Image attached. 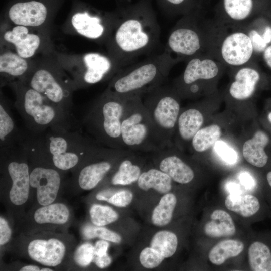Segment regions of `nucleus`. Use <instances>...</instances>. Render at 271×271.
<instances>
[{
    "label": "nucleus",
    "mask_w": 271,
    "mask_h": 271,
    "mask_svg": "<svg viewBox=\"0 0 271 271\" xmlns=\"http://www.w3.org/2000/svg\"><path fill=\"white\" fill-rule=\"evenodd\" d=\"M56 169L38 165L30 170V186L36 189L37 201L42 206L51 204L57 197L61 178Z\"/></svg>",
    "instance_id": "17"
},
{
    "label": "nucleus",
    "mask_w": 271,
    "mask_h": 271,
    "mask_svg": "<svg viewBox=\"0 0 271 271\" xmlns=\"http://www.w3.org/2000/svg\"><path fill=\"white\" fill-rule=\"evenodd\" d=\"M225 205L228 210L244 217L253 215L260 208L258 199L250 194L242 196L229 194L225 199Z\"/></svg>",
    "instance_id": "30"
},
{
    "label": "nucleus",
    "mask_w": 271,
    "mask_h": 271,
    "mask_svg": "<svg viewBox=\"0 0 271 271\" xmlns=\"http://www.w3.org/2000/svg\"><path fill=\"white\" fill-rule=\"evenodd\" d=\"M11 236V230L5 219L0 218V245H3L7 243Z\"/></svg>",
    "instance_id": "44"
},
{
    "label": "nucleus",
    "mask_w": 271,
    "mask_h": 271,
    "mask_svg": "<svg viewBox=\"0 0 271 271\" xmlns=\"http://www.w3.org/2000/svg\"><path fill=\"white\" fill-rule=\"evenodd\" d=\"M214 146L216 152L224 161L231 164L236 163L237 159V154L227 144L223 141H218Z\"/></svg>",
    "instance_id": "41"
},
{
    "label": "nucleus",
    "mask_w": 271,
    "mask_h": 271,
    "mask_svg": "<svg viewBox=\"0 0 271 271\" xmlns=\"http://www.w3.org/2000/svg\"><path fill=\"white\" fill-rule=\"evenodd\" d=\"M127 98L106 89L87 109L80 122L82 128L101 145L125 150L121 128Z\"/></svg>",
    "instance_id": "5"
},
{
    "label": "nucleus",
    "mask_w": 271,
    "mask_h": 271,
    "mask_svg": "<svg viewBox=\"0 0 271 271\" xmlns=\"http://www.w3.org/2000/svg\"><path fill=\"white\" fill-rule=\"evenodd\" d=\"M177 245V236L172 232L165 230L157 232L150 242V247L164 258L172 256L175 253Z\"/></svg>",
    "instance_id": "36"
},
{
    "label": "nucleus",
    "mask_w": 271,
    "mask_h": 271,
    "mask_svg": "<svg viewBox=\"0 0 271 271\" xmlns=\"http://www.w3.org/2000/svg\"><path fill=\"white\" fill-rule=\"evenodd\" d=\"M186 63L183 72L173 85L181 98L195 97L206 91L207 86L213 88L214 82L226 68L207 54L194 56Z\"/></svg>",
    "instance_id": "11"
},
{
    "label": "nucleus",
    "mask_w": 271,
    "mask_h": 271,
    "mask_svg": "<svg viewBox=\"0 0 271 271\" xmlns=\"http://www.w3.org/2000/svg\"><path fill=\"white\" fill-rule=\"evenodd\" d=\"M164 11L170 15L184 16L196 9L194 0H158Z\"/></svg>",
    "instance_id": "38"
},
{
    "label": "nucleus",
    "mask_w": 271,
    "mask_h": 271,
    "mask_svg": "<svg viewBox=\"0 0 271 271\" xmlns=\"http://www.w3.org/2000/svg\"><path fill=\"white\" fill-rule=\"evenodd\" d=\"M228 192L231 194L241 195V189L239 184L234 182L228 183L226 186Z\"/></svg>",
    "instance_id": "48"
},
{
    "label": "nucleus",
    "mask_w": 271,
    "mask_h": 271,
    "mask_svg": "<svg viewBox=\"0 0 271 271\" xmlns=\"http://www.w3.org/2000/svg\"><path fill=\"white\" fill-rule=\"evenodd\" d=\"M269 141L265 132L261 130L256 131L252 138L243 144L242 154L246 161L255 167H264L268 161V156L264 149Z\"/></svg>",
    "instance_id": "26"
},
{
    "label": "nucleus",
    "mask_w": 271,
    "mask_h": 271,
    "mask_svg": "<svg viewBox=\"0 0 271 271\" xmlns=\"http://www.w3.org/2000/svg\"><path fill=\"white\" fill-rule=\"evenodd\" d=\"M23 145L18 144L13 148L1 153L7 154L9 159L6 169L12 182L9 193L11 201L15 205L24 204L29 196L30 168L27 163V153Z\"/></svg>",
    "instance_id": "13"
},
{
    "label": "nucleus",
    "mask_w": 271,
    "mask_h": 271,
    "mask_svg": "<svg viewBox=\"0 0 271 271\" xmlns=\"http://www.w3.org/2000/svg\"><path fill=\"white\" fill-rule=\"evenodd\" d=\"M116 19V13H92L88 11L75 13L71 22L75 31L81 36L93 40L107 41Z\"/></svg>",
    "instance_id": "15"
},
{
    "label": "nucleus",
    "mask_w": 271,
    "mask_h": 271,
    "mask_svg": "<svg viewBox=\"0 0 271 271\" xmlns=\"http://www.w3.org/2000/svg\"><path fill=\"white\" fill-rule=\"evenodd\" d=\"M172 144L153 152L158 168L169 175L173 181L181 184L191 182L195 174L192 168L176 153Z\"/></svg>",
    "instance_id": "16"
},
{
    "label": "nucleus",
    "mask_w": 271,
    "mask_h": 271,
    "mask_svg": "<svg viewBox=\"0 0 271 271\" xmlns=\"http://www.w3.org/2000/svg\"><path fill=\"white\" fill-rule=\"evenodd\" d=\"M262 55L265 63L271 68V43L265 48Z\"/></svg>",
    "instance_id": "49"
},
{
    "label": "nucleus",
    "mask_w": 271,
    "mask_h": 271,
    "mask_svg": "<svg viewBox=\"0 0 271 271\" xmlns=\"http://www.w3.org/2000/svg\"><path fill=\"white\" fill-rule=\"evenodd\" d=\"M266 178L269 186L271 187V171L267 174Z\"/></svg>",
    "instance_id": "53"
},
{
    "label": "nucleus",
    "mask_w": 271,
    "mask_h": 271,
    "mask_svg": "<svg viewBox=\"0 0 271 271\" xmlns=\"http://www.w3.org/2000/svg\"><path fill=\"white\" fill-rule=\"evenodd\" d=\"M29 256L45 265L56 266L61 263L65 253V246L60 240L35 239L28 247Z\"/></svg>",
    "instance_id": "22"
},
{
    "label": "nucleus",
    "mask_w": 271,
    "mask_h": 271,
    "mask_svg": "<svg viewBox=\"0 0 271 271\" xmlns=\"http://www.w3.org/2000/svg\"><path fill=\"white\" fill-rule=\"evenodd\" d=\"M204 117L201 111L195 107L181 109L174 136L177 147L191 142L196 132L202 127Z\"/></svg>",
    "instance_id": "24"
},
{
    "label": "nucleus",
    "mask_w": 271,
    "mask_h": 271,
    "mask_svg": "<svg viewBox=\"0 0 271 271\" xmlns=\"http://www.w3.org/2000/svg\"><path fill=\"white\" fill-rule=\"evenodd\" d=\"M20 271H38L40 270L39 267L36 265H27L20 269Z\"/></svg>",
    "instance_id": "51"
},
{
    "label": "nucleus",
    "mask_w": 271,
    "mask_h": 271,
    "mask_svg": "<svg viewBox=\"0 0 271 271\" xmlns=\"http://www.w3.org/2000/svg\"><path fill=\"white\" fill-rule=\"evenodd\" d=\"M8 15L15 25L36 27L45 22L48 9L43 2L39 1L19 2L11 6Z\"/></svg>",
    "instance_id": "19"
},
{
    "label": "nucleus",
    "mask_w": 271,
    "mask_h": 271,
    "mask_svg": "<svg viewBox=\"0 0 271 271\" xmlns=\"http://www.w3.org/2000/svg\"><path fill=\"white\" fill-rule=\"evenodd\" d=\"M94 255V247L89 243L81 245L76 250L74 260L77 264L86 266L92 262Z\"/></svg>",
    "instance_id": "40"
},
{
    "label": "nucleus",
    "mask_w": 271,
    "mask_h": 271,
    "mask_svg": "<svg viewBox=\"0 0 271 271\" xmlns=\"http://www.w3.org/2000/svg\"><path fill=\"white\" fill-rule=\"evenodd\" d=\"M121 136L125 150L153 152L161 148L142 97L127 98L121 122Z\"/></svg>",
    "instance_id": "9"
},
{
    "label": "nucleus",
    "mask_w": 271,
    "mask_h": 271,
    "mask_svg": "<svg viewBox=\"0 0 271 271\" xmlns=\"http://www.w3.org/2000/svg\"><path fill=\"white\" fill-rule=\"evenodd\" d=\"M221 136V128L218 124L201 127L190 142L192 148L197 153L205 152L214 145Z\"/></svg>",
    "instance_id": "33"
},
{
    "label": "nucleus",
    "mask_w": 271,
    "mask_h": 271,
    "mask_svg": "<svg viewBox=\"0 0 271 271\" xmlns=\"http://www.w3.org/2000/svg\"><path fill=\"white\" fill-rule=\"evenodd\" d=\"M180 98L173 86L164 84L142 96L161 148L173 144V138L181 109Z\"/></svg>",
    "instance_id": "7"
},
{
    "label": "nucleus",
    "mask_w": 271,
    "mask_h": 271,
    "mask_svg": "<svg viewBox=\"0 0 271 271\" xmlns=\"http://www.w3.org/2000/svg\"><path fill=\"white\" fill-rule=\"evenodd\" d=\"M207 47L205 20L197 10L182 16L170 31L164 51L178 61L206 54Z\"/></svg>",
    "instance_id": "8"
},
{
    "label": "nucleus",
    "mask_w": 271,
    "mask_h": 271,
    "mask_svg": "<svg viewBox=\"0 0 271 271\" xmlns=\"http://www.w3.org/2000/svg\"><path fill=\"white\" fill-rule=\"evenodd\" d=\"M96 198H97V199H98L99 200H102V201H107V200H108V198H107L106 197H105L104 196H102L101 194H97V196H96Z\"/></svg>",
    "instance_id": "52"
},
{
    "label": "nucleus",
    "mask_w": 271,
    "mask_h": 271,
    "mask_svg": "<svg viewBox=\"0 0 271 271\" xmlns=\"http://www.w3.org/2000/svg\"><path fill=\"white\" fill-rule=\"evenodd\" d=\"M95 237H99L103 240L114 243H120L121 238L116 233L101 226L94 227Z\"/></svg>",
    "instance_id": "43"
},
{
    "label": "nucleus",
    "mask_w": 271,
    "mask_h": 271,
    "mask_svg": "<svg viewBox=\"0 0 271 271\" xmlns=\"http://www.w3.org/2000/svg\"><path fill=\"white\" fill-rule=\"evenodd\" d=\"M248 255L251 270L271 271V251L266 244L259 241L253 242L248 249Z\"/></svg>",
    "instance_id": "34"
},
{
    "label": "nucleus",
    "mask_w": 271,
    "mask_h": 271,
    "mask_svg": "<svg viewBox=\"0 0 271 271\" xmlns=\"http://www.w3.org/2000/svg\"><path fill=\"white\" fill-rule=\"evenodd\" d=\"M83 235L87 239H92L95 237L94 227L90 225L86 226L83 230Z\"/></svg>",
    "instance_id": "50"
},
{
    "label": "nucleus",
    "mask_w": 271,
    "mask_h": 271,
    "mask_svg": "<svg viewBox=\"0 0 271 271\" xmlns=\"http://www.w3.org/2000/svg\"><path fill=\"white\" fill-rule=\"evenodd\" d=\"M79 66L70 71L74 90L111 79L122 68L109 55L89 52L79 58Z\"/></svg>",
    "instance_id": "12"
},
{
    "label": "nucleus",
    "mask_w": 271,
    "mask_h": 271,
    "mask_svg": "<svg viewBox=\"0 0 271 271\" xmlns=\"http://www.w3.org/2000/svg\"><path fill=\"white\" fill-rule=\"evenodd\" d=\"M15 92L14 106L23 119L26 129L34 134L49 129L82 128L76 118L67 115L42 94L22 81L9 85Z\"/></svg>",
    "instance_id": "3"
},
{
    "label": "nucleus",
    "mask_w": 271,
    "mask_h": 271,
    "mask_svg": "<svg viewBox=\"0 0 271 271\" xmlns=\"http://www.w3.org/2000/svg\"><path fill=\"white\" fill-rule=\"evenodd\" d=\"M29 132L44 156L56 169L63 171L87 163L106 148L83 132L82 128L49 129L40 134Z\"/></svg>",
    "instance_id": "2"
},
{
    "label": "nucleus",
    "mask_w": 271,
    "mask_h": 271,
    "mask_svg": "<svg viewBox=\"0 0 271 271\" xmlns=\"http://www.w3.org/2000/svg\"><path fill=\"white\" fill-rule=\"evenodd\" d=\"M92 223L96 226H102L116 221L118 214L111 208L106 206L94 204L90 209Z\"/></svg>",
    "instance_id": "37"
},
{
    "label": "nucleus",
    "mask_w": 271,
    "mask_h": 271,
    "mask_svg": "<svg viewBox=\"0 0 271 271\" xmlns=\"http://www.w3.org/2000/svg\"><path fill=\"white\" fill-rule=\"evenodd\" d=\"M165 258L151 247H146L141 252L139 259L141 264L147 268H154L159 265Z\"/></svg>",
    "instance_id": "39"
},
{
    "label": "nucleus",
    "mask_w": 271,
    "mask_h": 271,
    "mask_svg": "<svg viewBox=\"0 0 271 271\" xmlns=\"http://www.w3.org/2000/svg\"><path fill=\"white\" fill-rule=\"evenodd\" d=\"M178 63L164 50L150 55L121 68L110 79L106 89L124 98L142 97L164 84L172 68Z\"/></svg>",
    "instance_id": "4"
},
{
    "label": "nucleus",
    "mask_w": 271,
    "mask_h": 271,
    "mask_svg": "<svg viewBox=\"0 0 271 271\" xmlns=\"http://www.w3.org/2000/svg\"><path fill=\"white\" fill-rule=\"evenodd\" d=\"M40 270H41V271H52V270L50 269V268H42Z\"/></svg>",
    "instance_id": "54"
},
{
    "label": "nucleus",
    "mask_w": 271,
    "mask_h": 271,
    "mask_svg": "<svg viewBox=\"0 0 271 271\" xmlns=\"http://www.w3.org/2000/svg\"><path fill=\"white\" fill-rule=\"evenodd\" d=\"M268 119L269 122H271V112L268 115Z\"/></svg>",
    "instance_id": "55"
},
{
    "label": "nucleus",
    "mask_w": 271,
    "mask_h": 271,
    "mask_svg": "<svg viewBox=\"0 0 271 271\" xmlns=\"http://www.w3.org/2000/svg\"><path fill=\"white\" fill-rule=\"evenodd\" d=\"M34 67L28 59L16 52L5 51L0 55L1 84L4 86L23 81Z\"/></svg>",
    "instance_id": "23"
},
{
    "label": "nucleus",
    "mask_w": 271,
    "mask_h": 271,
    "mask_svg": "<svg viewBox=\"0 0 271 271\" xmlns=\"http://www.w3.org/2000/svg\"><path fill=\"white\" fill-rule=\"evenodd\" d=\"M206 54L231 68L254 60L251 40L244 27L205 20Z\"/></svg>",
    "instance_id": "6"
},
{
    "label": "nucleus",
    "mask_w": 271,
    "mask_h": 271,
    "mask_svg": "<svg viewBox=\"0 0 271 271\" xmlns=\"http://www.w3.org/2000/svg\"><path fill=\"white\" fill-rule=\"evenodd\" d=\"M211 220L204 226V231L210 237H222L233 235L236 232L231 216L222 210H214L210 215Z\"/></svg>",
    "instance_id": "28"
},
{
    "label": "nucleus",
    "mask_w": 271,
    "mask_h": 271,
    "mask_svg": "<svg viewBox=\"0 0 271 271\" xmlns=\"http://www.w3.org/2000/svg\"><path fill=\"white\" fill-rule=\"evenodd\" d=\"M176 203L177 198L174 194L166 193L164 195L153 211L152 221L153 224L157 226L168 224L172 219Z\"/></svg>",
    "instance_id": "35"
},
{
    "label": "nucleus",
    "mask_w": 271,
    "mask_h": 271,
    "mask_svg": "<svg viewBox=\"0 0 271 271\" xmlns=\"http://www.w3.org/2000/svg\"><path fill=\"white\" fill-rule=\"evenodd\" d=\"M132 198L133 195L131 192L123 190L114 194L108 198L107 201L118 207H126L131 203Z\"/></svg>",
    "instance_id": "42"
},
{
    "label": "nucleus",
    "mask_w": 271,
    "mask_h": 271,
    "mask_svg": "<svg viewBox=\"0 0 271 271\" xmlns=\"http://www.w3.org/2000/svg\"><path fill=\"white\" fill-rule=\"evenodd\" d=\"M21 129L16 125L8 101L1 95L0 150L8 151L18 144Z\"/></svg>",
    "instance_id": "25"
},
{
    "label": "nucleus",
    "mask_w": 271,
    "mask_h": 271,
    "mask_svg": "<svg viewBox=\"0 0 271 271\" xmlns=\"http://www.w3.org/2000/svg\"><path fill=\"white\" fill-rule=\"evenodd\" d=\"M160 36V26L150 2L140 0L116 13L106 41L108 55L123 68L151 53Z\"/></svg>",
    "instance_id": "1"
},
{
    "label": "nucleus",
    "mask_w": 271,
    "mask_h": 271,
    "mask_svg": "<svg viewBox=\"0 0 271 271\" xmlns=\"http://www.w3.org/2000/svg\"><path fill=\"white\" fill-rule=\"evenodd\" d=\"M130 150L106 147L96 157L85 163L77 174L80 187L85 190L95 187Z\"/></svg>",
    "instance_id": "14"
},
{
    "label": "nucleus",
    "mask_w": 271,
    "mask_h": 271,
    "mask_svg": "<svg viewBox=\"0 0 271 271\" xmlns=\"http://www.w3.org/2000/svg\"><path fill=\"white\" fill-rule=\"evenodd\" d=\"M69 216V210L62 203H51L43 206L34 213V219L39 224H63L68 221Z\"/></svg>",
    "instance_id": "32"
},
{
    "label": "nucleus",
    "mask_w": 271,
    "mask_h": 271,
    "mask_svg": "<svg viewBox=\"0 0 271 271\" xmlns=\"http://www.w3.org/2000/svg\"><path fill=\"white\" fill-rule=\"evenodd\" d=\"M5 42L14 46L15 52L23 58L30 59L39 48L41 40L37 34L31 32L29 27L15 25L6 31L3 35Z\"/></svg>",
    "instance_id": "21"
},
{
    "label": "nucleus",
    "mask_w": 271,
    "mask_h": 271,
    "mask_svg": "<svg viewBox=\"0 0 271 271\" xmlns=\"http://www.w3.org/2000/svg\"><path fill=\"white\" fill-rule=\"evenodd\" d=\"M255 0H222L217 21L244 27L255 18Z\"/></svg>",
    "instance_id": "20"
},
{
    "label": "nucleus",
    "mask_w": 271,
    "mask_h": 271,
    "mask_svg": "<svg viewBox=\"0 0 271 271\" xmlns=\"http://www.w3.org/2000/svg\"><path fill=\"white\" fill-rule=\"evenodd\" d=\"M172 181L169 175L159 169L151 168L141 173L137 184L144 191L153 189L161 194H166L172 189Z\"/></svg>",
    "instance_id": "29"
},
{
    "label": "nucleus",
    "mask_w": 271,
    "mask_h": 271,
    "mask_svg": "<svg viewBox=\"0 0 271 271\" xmlns=\"http://www.w3.org/2000/svg\"><path fill=\"white\" fill-rule=\"evenodd\" d=\"M239 179L241 183L245 189L251 190L255 186V181L253 177L248 172H243L240 173Z\"/></svg>",
    "instance_id": "45"
},
{
    "label": "nucleus",
    "mask_w": 271,
    "mask_h": 271,
    "mask_svg": "<svg viewBox=\"0 0 271 271\" xmlns=\"http://www.w3.org/2000/svg\"><path fill=\"white\" fill-rule=\"evenodd\" d=\"M231 69L234 73L228 88V95L238 101L248 99L254 93L261 78L254 61Z\"/></svg>",
    "instance_id": "18"
},
{
    "label": "nucleus",
    "mask_w": 271,
    "mask_h": 271,
    "mask_svg": "<svg viewBox=\"0 0 271 271\" xmlns=\"http://www.w3.org/2000/svg\"><path fill=\"white\" fill-rule=\"evenodd\" d=\"M92 262L100 268H104L109 266L111 263L110 257L106 254L102 256L94 255Z\"/></svg>",
    "instance_id": "46"
},
{
    "label": "nucleus",
    "mask_w": 271,
    "mask_h": 271,
    "mask_svg": "<svg viewBox=\"0 0 271 271\" xmlns=\"http://www.w3.org/2000/svg\"><path fill=\"white\" fill-rule=\"evenodd\" d=\"M109 245L108 242L104 240L97 241L94 246V254L98 256H102L107 254V251Z\"/></svg>",
    "instance_id": "47"
},
{
    "label": "nucleus",
    "mask_w": 271,
    "mask_h": 271,
    "mask_svg": "<svg viewBox=\"0 0 271 271\" xmlns=\"http://www.w3.org/2000/svg\"><path fill=\"white\" fill-rule=\"evenodd\" d=\"M22 82L61 109L69 117L76 118L73 113V83L71 78L62 69L43 66L34 67Z\"/></svg>",
    "instance_id": "10"
},
{
    "label": "nucleus",
    "mask_w": 271,
    "mask_h": 271,
    "mask_svg": "<svg viewBox=\"0 0 271 271\" xmlns=\"http://www.w3.org/2000/svg\"><path fill=\"white\" fill-rule=\"evenodd\" d=\"M244 249V244L241 241L235 239L222 240L212 248L209 253L210 262L219 265L226 260L238 256Z\"/></svg>",
    "instance_id": "31"
},
{
    "label": "nucleus",
    "mask_w": 271,
    "mask_h": 271,
    "mask_svg": "<svg viewBox=\"0 0 271 271\" xmlns=\"http://www.w3.org/2000/svg\"><path fill=\"white\" fill-rule=\"evenodd\" d=\"M137 157L134 151H129L121 159L111 178L113 185H128L137 182L143 172L140 164L135 162Z\"/></svg>",
    "instance_id": "27"
}]
</instances>
